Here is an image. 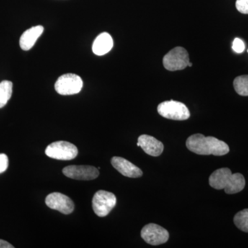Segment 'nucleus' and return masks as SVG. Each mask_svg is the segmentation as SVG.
<instances>
[{
  "label": "nucleus",
  "instance_id": "1",
  "mask_svg": "<svg viewBox=\"0 0 248 248\" xmlns=\"http://www.w3.org/2000/svg\"><path fill=\"white\" fill-rule=\"evenodd\" d=\"M187 149L195 154L213 155L223 156L230 151L229 146L224 141L214 137H205L202 134L191 135L186 141Z\"/></svg>",
  "mask_w": 248,
  "mask_h": 248
},
{
  "label": "nucleus",
  "instance_id": "2",
  "mask_svg": "<svg viewBox=\"0 0 248 248\" xmlns=\"http://www.w3.org/2000/svg\"><path fill=\"white\" fill-rule=\"evenodd\" d=\"M209 184L216 190H224L229 195L238 193L244 190L246 180L241 173L232 174L228 168L215 170L209 178Z\"/></svg>",
  "mask_w": 248,
  "mask_h": 248
},
{
  "label": "nucleus",
  "instance_id": "3",
  "mask_svg": "<svg viewBox=\"0 0 248 248\" xmlns=\"http://www.w3.org/2000/svg\"><path fill=\"white\" fill-rule=\"evenodd\" d=\"M157 111L160 115L169 120L184 121L190 116V111L185 104L174 100L161 103L158 106Z\"/></svg>",
  "mask_w": 248,
  "mask_h": 248
},
{
  "label": "nucleus",
  "instance_id": "4",
  "mask_svg": "<svg viewBox=\"0 0 248 248\" xmlns=\"http://www.w3.org/2000/svg\"><path fill=\"white\" fill-rule=\"evenodd\" d=\"M45 153L52 159L68 161L75 159L78 156V149L70 142L59 141L48 145L46 148Z\"/></svg>",
  "mask_w": 248,
  "mask_h": 248
},
{
  "label": "nucleus",
  "instance_id": "5",
  "mask_svg": "<svg viewBox=\"0 0 248 248\" xmlns=\"http://www.w3.org/2000/svg\"><path fill=\"white\" fill-rule=\"evenodd\" d=\"M190 62L187 50L182 47H176L165 55L163 63L166 69L170 71L185 69Z\"/></svg>",
  "mask_w": 248,
  "mask_h": 248
},
{
  "label": "nucleus",
  "instance_id": "6",
  "mask_svg": "<svg viewBox=\"0 0 248 248\" xmlns=\"http://www.w3.org/2000/svg\"><path fill=\"white\" fill-rule=\"evenodd\" d=\"M117 198L113 193L105 190H99L93 199V209L99 217H107L115 208Z\"/></svg>",
  "mask_w": 248,
  "mask_h": 248
},
{
  "label": "nucleus",
  "instance_id": "7",
  "mask_svg": "<svg viewBox=\"0 0 248 248\" xmlns=\"http://www.w3.org/2000/svg\"><path fill=\"white\" fill-rule=\"evenodd\" d=\"M82 88V79L78 75L73 73H68L60 76L55 84L57 93L62 95L78 94Z\"/></svg>",
  "mask_w": 248,
  "mask_h": 248
},
{
  "label": "nucleus",
  "instance_id": "8",
  "mask_svg": "<svg viewBox=\"0 0 248 248\" xmlns=\"http://www.w3.org/2000/svg\"><path fill=\"white\" fill-rule=\"evenodd\" d=\"M141 236L147 244L152 246L164 244L169 239V232L163 227L155 223H149L143 227L141 230Z\"/></svg>",
  "mask_w": 248,
  "mask_h": 248
},
{
  "label": "nucleus",
  "instance_id": "9",
  "mask_svg": "<svg viewBox=\"0 0 248 248\" xmlns=\"http://www.w3.org/2000/svg\"><path fill=\"white\" fill-rule=\"evenodd\" d=\"M46 204L49 208L58 210L64 215L73 213L75 208L73 201L66 195L60 192H53L47 196Z\"/></svg>",
  "mask_w": 248,
  "mask_h": 248
},
{
  "label": "nucleus",
  "instance_id": "10",
  "mask_svg": "<svg viewBox=\"0 0 248 248\" xmlns=\"http://www.w3.org/2000/svg\"><path fill=\"white\" fill-rule=\"evenodd\" d=\"M62 172L66 177L77 180H93L99 174L98 169L91 166H67Z\"/></svg>",
  "mask_w": 248,
  "mask_h": 248
},
{
  "label": "nucleus",
  "instance_id": "11",
  "mask_svg": "<svg viewBox=\"0 0 248 248\" xmlns=\"http://www.w3.org/2000/svg\"><path fill=\"white\" fill-rule=\"evenodd\" d=\"M112 166L122 175L130 178H139L143 175V172L138 166L124 158L114 156L111 159Z\"/></svg>",
  "mask_w": 248,
  "mask_h": 248
},
{
  "label": "nucleus",
  "instance_id": "12",
  "mask_svg": "<svg viewBox=\"0 0 248 248\" xmlns=\"http://www.w3.org/2000/svg\"><path fill=\"white\" fill-rule=\"evenodd\" d=\"M138 146L141 147L146 154L153 156H160L164 151L162 142L148 135H142L138 138Z\"/></svg>",
  "mask_w": 248,
  "mask_h": 248
},
{
  "label": "nucleus",
  "instance_id": "13",
  "mask_svg": "<svg viewBox=\"0 0 248 248\" xmlns=\"http://www.w3.org/2000/svg\"><path fill=\"white\" fill-rule=\"evenodd\" d=\"M44 30L45 29L42 26L38 25L31 27V29L26 31L21 36L19 40V46L21 48L26 51L32 48L39 37L43 33Z\"/></svg>",
  "mask_w": 248,
  "mask_h": 248
},
{
  "label": "nucleus",
  "instance_id": "14",
  "mask_svg": "<svg viewBox=\"0 0 248 248\" xmlns=\"http://www.w3.org/2000/svg\"><path fill=\"white\" fill-rule=\"evenodd\" d=\"M113 47V40L110 34L102 32L97 36L93 45V51L98 56H102L110 52Z\"/></svg>",
  "mask_w": 248,
  "mask_h": 248
},
{
  "label": "nucleus",
  "instance_id": "15",
  "mask_svg": "<svg viewBox=\"0 0 248 248\" xmlns=\"http://www.w3.org/2000/svg\"><path fill=\"white\" fill-rule=\"evenodd\" d=\"M13 93V83L8 80L0 82V108L6 105Z\"/></svg>",
  "mask_w": 248,
  "mask_h": 248
},
{
  "label": "nucleus",
  "instance_id": "16",
  "mask_svg": "<svg viewBox=\"0 0 248 248\" xmlns=\"http://www.w3.org/2000/svg\"><path fill=\"white\" fill-rule=\"evenodd\" d=\"M234 223L240 231L248 233V208L236 214L234 217Z\"/></svg>",
  "mask_w": 248,
  "mask_h": 248
},
{
  "label": "nucleus",
  "instance_id": "17",
  "mask_svg": "<svg viewBox=\"0 0 248 248\" xmlns=\"http://www.w3.org/2000/svg\"><path fill=\"white\" fill-rule=\"evenodd\" d=\"M235 91L241 96H248V76H242L235 78Z\"/></svg>",
  "mask_w": 248,
  "mask_h": 248
},
{
  "label": "nucleus",
  "instance_id": "18",
  "mask_svg": "<svg viewBox=\"0 0 248 248\" xmlns=\"http://www.w3.org/2000/svg\"><path fill=\"white\" fill-rule=\"evenodd\" d=\"M236 8L241 14H248V0H236Z\"/></svg>",
  "mask_w": 248,
  "mask_h": 248
},
{
  "label": "nucleus",
  "instance_id": "19",
  "mask_svg": "<svg viewBox=\"0 0 248 248\" xmlns=\"http://www.w3.org/2000/svg\"><path fill=\"white\" fill-rule=\"evenodd\" d=\"M232 49L236 53H241L244 51L245 44L241 39L235 38L232 43Z\"/></svg>",
  "mask_w": 248,
  "mask_h": 248
},
{
  "label": "nucleus",
  "instance_id": "20",
  "mask_svg": "<svg viewBox=\"0 0 248 248\" xmlns=\"http://www.w3.org/2000/svg\"><path fill=\"white\" fill-rule=\"evenodd\" d=\"M9 166V158L7 155L0 154V174L5 172Z\"/></svg>",
  "mask_w": 248,
  "mask_h": 248
},
{
  "label": "nucleus",
  "instance_id": "21",
  "mask_svg": "<svg viewBox=\"0 0 248 248\" xmlns=\"http://www.w3.org/2000/svg\"><path fill=\"white\" fill-rule=\"evenodd\" d=\"M14 246L4 240L0 239V248H14Z\"/></svg>",
  "mask_w": 248,
  "mask_h": 248
},
{
  "label": "nucleus",
  "instance_id": "22",
  "mask_svg": "<svg viewBox=\"0 0 248 248\" xmlns=\"http://www.w3.org/2000/svg\"><path fill=\"white\" fill-rule=\"evenodd\" d=\"M192 66V63H191V62H189V63H188V65H187V66H190V67H191V66Z\"/></svg>",
  "mask_w": 248,
  "mask_h": 248
},
{
  "label": "nucleus",
  "instance_id": "23",
  "mask_svg": "<svg viewBox=\"0 0 248 248\" xmlns=\"http://www.w3.org/2000/svg\"></svg>",
  "mask_w": 248,
  "mask_h": 248
}]
</instances>
